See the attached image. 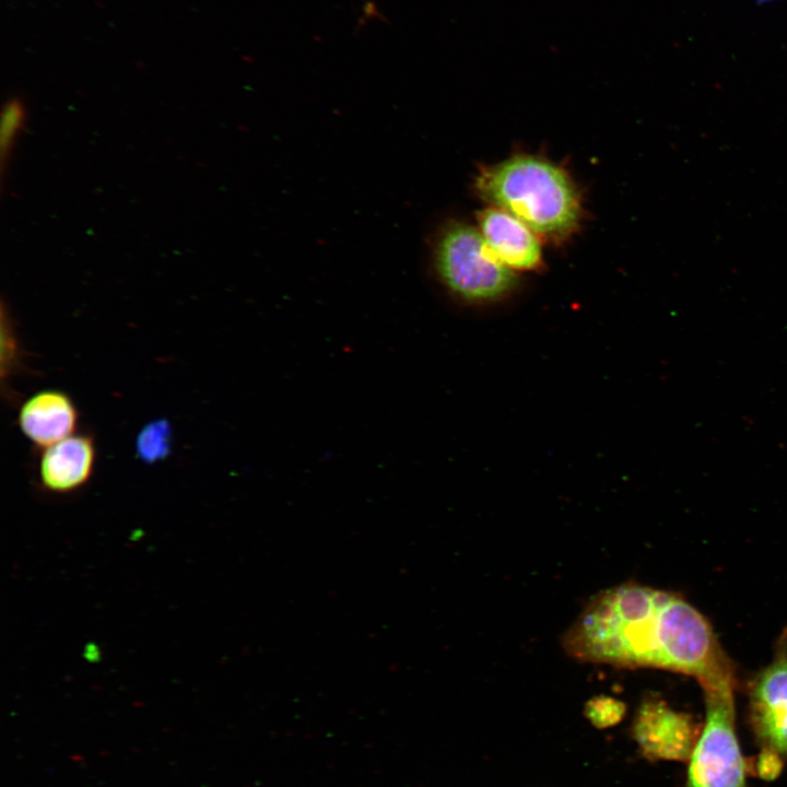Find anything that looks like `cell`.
<instances>
[{
	"label": "cell",
	"mask_w": 787,
	"mask_h": 787,
	"mask_svg": "<svg viewBox=\"0 0 787 787\" xmlns=\"http://www.w3.org/2000/svg\"><path fill=\"white\" fill-rule=\"evenodd\" d=\"M782 770L780 754L763 748L757 760V772L762 778L773 779Z\"/></svg>",
	"instance_id": "cell-13"
},
{
	"label": "cell",
	"mask_w": 787,
	"mask_h": 787,
	"mask_svg": "<svg viewBox=\"0 0 787 787\" xmlns=\"http://www.w3.org/2000/svg\"><path fill=\"white\" fill-rule=\"evenodd\" d=\"M626 706L622 701L607 695L589 700L585 705V715L597 728H608L619 724L624 717Z\"/></svg>",
	"instance_id": "cell-11"
},
{
	"label": "cell",
	"mask_w": 787,
	"mask_h": 787,
	"mask_svg": "<svg viewBox=\"0 0 787 787\" xmlns=\"http://www.w3.org/2000/svg\"><path fill=\"white\" fill-rule=\"evenodd\" d=\"M24 118L25 111L22 103L16 98L10 99L5 104L1 117L0 145L2 162L7 157L17 132L21 130Z\"/></svg>",
	"instance_id": "cell-12"
},
{
	"label": "cell",
	"mask_w": 787,
	"mask_h": 787,
	"mask_svg": "<svg viewBox=\"0 0 787 787\" xmlns=\"http://www.w3.org/2000/svg\"><path fill=\"white\" fill-rule=\"evenodd\" d=\"M434 262L445 286L469 302H490L506 295L515 275L491 250L481 232L455 222L442 230L434 246Z\"/></svg>",
	"instance_id": "cell-3"
},
{
	"label": "cell",
	"mask_w": 787,
	"mask_h": 787,
	"mask_svg": "<svg viewBox=\"0 0 787 787\" xmlns=\"http://www.w3.org/2000/svg\"><path fill=\"white\" fill-rule=\"evenodd\" d=\"M750 718L763 748L787 753V637L751 683Z\"/></svg>",
	"instance_id": "cell-5"
},
{
	"label": "cell",
	"mask_w": 787,
	"mask_h": 787,
	"mask_svg": "<svg viewBox=\"0 0 787 787\" xmlns=\"http://www.w3.org/2000/svg\"><path fill=\"white\" fill-rule=\"evenodd\" d=\"M478 221L485 243L509 269L531 270L540 265L538 237L524 222L495 207L482 211Z\"/></svg>",
	"instance_id": "cell-7"
},
{
	"label": "cell",
	"mask_w": 787,
	"mask_h": 787,
	"mask_svg": "<svg viewBox=\"0 0 787 787\" xmlns=\"http://www.w3.org/2000/svg\"><path fill=\"white\" fill-rule=\"evenodd\" d=\"M95 457L93 439L72 434L44 449L38 466L40 483L54 493L75 491L91 478Z\"/></svg>",
	"instance_id": "cell-8"
},
{
	"label": "cell",
	"mask_w": 787,
	"mask_h": 787,
	"mask_svg": "<svg viewBox=\"0 0 787 787\" xmlns=\"http://www.w3.org/2000/svg\"><path fill=\"white\" fill-rule=\"evenodd\" d=\"M78 412L71 398L59 390L31 396L19 412V426L35 445L48 447L73 434Z\"/></svg>",
	"instance_id": "cell-9"
},
{
	"label": "cell",
	"mask_w": 787,
	"mask_h": 787,
	"mask_svg": "<svg viewBox=\"0 0 787 787\" xmlns=\"http://www.w3.org/2000/svg\"><path fill=\"white\" fill-rule=\"evenodd\" d=\"M475 188L493 207L545 238L561 240L578 226V191L563 168L544 158L516 155L485 167L475 179Z\"/></svg>",
	"instance_id": "cell-2"
},
{
	"label": "cell",
	"mask_w": 787,
	"mask_h": 787,
	"mask_svg": "<svg viewBox=\"0 0 787 787\" xmlns=\"http://www.w3.org/2000/svg\"><path fill=\"white\" fill-rule=\"evenodd\" d=\"M736 682L702 686L706 716L690 756L686 787H745L735 725Z\"/></svg>",
	"instance_id": "cell-4"
},
{
	"label": "cell",
	"mask_w": 787,
	"mask_h": 787,
	"mask_svg": "<svg viewBox=\"0 0 787 787\" xmlns=\"http://www.w3.org/2000/svg\"><path fill=\"white\" fill-rule=\"evenodd\" d=\"M575 660L656 668L694 677L701 686L736 682L709 622L681 596L636 583L595 595L562 637Z\"/></svg>",
	"instance_id": "cell-1"
},
{
	"label": "cell",
	"mask_w": 787,
	"mask_h": 787,
	"mask_svg": "<svg viewBox=\"0 0 787 787\" xmlns=\"http://www.w3.org/2000/svg\"><path fill=\"white\" fill-rule=\"evenodd\" d=\"M773 1H775V0H753V2H755V3H757V4H767V3H771V2H773Z\"/></svg>",
	"instance_id": "cell-14"
},
{
	"label": "cell",
	"mask_w": 787,
	"mask_h": 787,
	"mask_svg": "<svg viewBox=\"0 0 787 787\" xmlns=\"http://www.w3.org/2000/svg\"><path fill=\"white\" fill-rule=\"evenodd\" d=\"M172 448V427L165 419L154 420L141 428L136 439L138 457L154 463L169 455Z\"/></svg>",
	"instance_id": "cell-10"
},
{
	"label": "cell",
	"mask_w": 787,
	"mask_h": 787,
	"mask_svg": "<svg viewBox=\"0 0 787 787\" xmlns=\"http://www.w3.org/2000/svg\"><path fill=\"white\" fill-rule=\"evenodd\" d=\"M700 731L692 718L673 710L657 697H648L637 709L633 736L649 760L690 759Z\"/></svg>",
	"instance_id": "cell-6"
}]
</instances>
